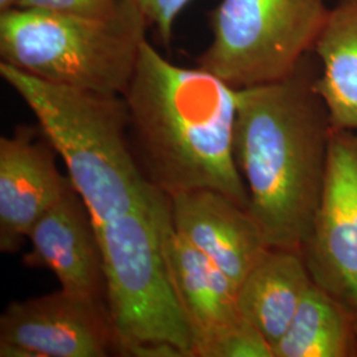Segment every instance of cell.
I'll return each mask as SVG.
<instances>
[{"instance_id":"obj_1","label":"cell","mask_w":357,"mask_h":357,"mask_svg":"<svg viewBox=\"0 0 357 357\" xmlns=\"http://www.w3.org/2000/svg\"><path fill=\"white\" fill-rule=\"evenodd\" d=\"M123 97L135 158L158 190H213L249 209L234 155L237 90L200 66L172 64L146 40Z\"/></svg>"},{"instance_id":"obj_2","label":"cell","mask_w":357,"mask_h":357,"mask_svg":"<svg viewBox=\"0 0 357 357\" xmlns=\"http://www.w3.org/2000/svg\"><path fill=\"white\" fill-rule=\"evenodd\" d=\"M308 56L282 81L237 90L234 155L270 248L302 250L319 206L332 125Z\"/></svg>"},{"instance_id":"obj_3","label":"cell","mask_w":357,"mask_h":357,"mask_svg":"<svg viewBox=\"0 0 357 357\" xmlns=\"http://www.w3.org/2000/svg\"><path fill=\"white\" fill-rule=\"evenodd\" d=\"M0 77L36 116L96 225L163 195L135 158L123 96L43 81L6 63Z\"/></svg>"},{"instance_id":"obj_4","label":"cell","mask_w":357,"mask_h":357,"mask_svg":"<svg viewBox=\"0 0 357 357\" xmlns=\"http://www.w3.org/2000/svg\"><path fill=\"white\" fill-rule=\"evenodd\" d=\"M169 211L171 199L163 193L150 205L96 225L121 356L195 357L191 327L163 255L162 224Z\"/></svg>"},{"instance_id":"obj_5","label":"cell","mask_w":357,"mask_h":357,"mask_svg":"<svg viewBox=\"0 0 357 357\" xmlns=\"http://www.w3.org/2000/svg\"><path fill=\"white\" fill-rule=\"evenodd\" d=\"M149 26L134 0L102 19L15 8L0 13V57L43 81L123 96Z\"/></svg>"},{"instance_id":"obj_6","label":"cell","mask_w":357,"mask_h":357,"mask_svg":"<svg viewBox=\"0 0 357 357\" xmlns=\"http://www.w3.org/2000/svg\"><path fill=\"white\" fill-rule=\"evenodd\" d=\"M328 13L327 0H221L197 66L233 89L282 81L314 52Z\"/></svg>"},{"instance_id":"obj_7","label":"cell","mask_w":357,"mask_h":357,"mask_svg":"<svg viewBox=\"0 0 357 357\" xmlns=\"http://www.w3.org/2000/svg\"><path fill=\"white\" fill-rule=\"evenodd\" d=\"M119 355L107 303L60 289L11 302L0 317L1 357Z\"/></svg>"},{"instance_id":"obj_8","label":"cell","mask_w":357,"mask_h":357,"mask_svg":"<svg viewBox=\"0 0 357 357\" xmlns=\"http://www.w3.org/2000/svg\"><path fill=\"white\" fill-rule=\"evenodd\" d=\"M314 283L357 318V132L332 128L328 166L302 249Z\"/></svg>"},{"instance_id":"obj_9","label":"cell","mask_w":357,"mask_h":357,"mask_svg":"<svg viewBox=\"0 0 357 357\" xmlns=\"http://www.w3.org/2000/svg\"><path fill=\"white\" fill-rule=\"evenodd\" d=\"M40 126L22 125L0 138V250L15 253L72 184Z\"/></svg>"},{"instance_id":"obj_10","label":"cell","mask_w":357,"mask_h":357,"mask_svg":"<svg viewBox=\"0 0 357 357\" xmlns=\"http://www.w3.org/2000/svg\"><path fill=\"white\" fill-rule=\"evenodd\" d=\"M28 268H47L61 289L106 302L102 246L89 208L70 184L29 231Z\"/></svg>"},{"instance_id":"obj_11","label":"cell","mask_w":357,"mask_h":357,"mask_svg":"<svg viewBox=\"0 0 357 357\" xmlns=\"http://www.w3.org/2000/svg\"><path fill=\"white\" fill-rule=\"evenodd\" d=\"M169 199L174 229L238 287L270 249L249 209L213 190L183 192Z\"/></svg>"},{"instance_id":"obj_12","label":"cell","mask_w":357,"mask_h":357,"mask_svg":"<svg viewBox=\"0 0 357 357\" xmlns=\"http://www.w3.org/2000/svg\"><path fill=\"white\" fill-rule=\"evenodd\" d=\"M167 270L195 340V357L218 333L243 319L229 277L181 237L172 225L171 211L162 224Z\"/></svg>"},{"instance_id":"obj_13","label":"cell","mask_w":357,"mask_h":357,"mask_svg":"<svg viewBox=\"0 0 357 357\" xmlns=\"http://www.w3.org/2000/svg\"><path fill=\"white\" fill-rule=\"evenodd\" d=\"M312 283L302 250L270 248L238 286L240 314L274 351Z\"/></svg>"},{"instance_id":"obj_14","label":"cell","mask_w":357,"mask_h":357,"mask_svg":"<svg viewBox=\"0 0 357 357\" xmlns=\"http://www.w3.org/2000/svg\"><path fill=\"white\" fill-rule=\"evenodd\" d=\"M314 52L321 66L315 85L332 128L357 132V0L330 7Z\"/></svg>"},{"instance_id":"obj_15","label":"cell","mask_w":357,"mask_h":357,"mask_svg":"<svg viewBox=\"0 0 357 357\" xmlns=\"http://www.w3.org/2000/svg\"><path fill=\"white\" fill-rule=\"evenodd\" d=\"M357 356L356 315L312 283L291 324L274 347V357Z\"/></svg>"},{"instance_id":"obj_16","label":"cell","mask_w":357,"mask_h":357,"mask_svg":"<svg viewBox=\"0 0 357 357\" xmlns=\"http://www.w3.org/2000/svg\"><path fill=\"white\" fill-rule=\"evenodd\" d=\"M197 357H274V351L266 337L243 318L213 337Z\"/></svg>"},{"instance_id":"obj_17","label":"cell","mask_w":357,"mask_h":357,"mask_svg":"<svg viewBox=\"0 0 357 357\" xmlns=\"http://www.w3.org/2000/svg\"><path fill=\"white\" fill-rule=\"evenodd\" d=\"M118 0H20L19 8L102 19L114 13Z\"/></svg>"},{"instance_id":"obj_18","label":"cell","mask_w":357,"mask_h":357,"mask_svg":"<svg viewBox=\"0 0 357 357\" xmlns=\"http://www.w3.org/2000/svg\"><path fill=\"white\" fill-rule=\"evenodd\" d=\"M149 20L150 26H155L159 38L165 45H169L174 26L178 15L190 4L191 0H134Z\"/></svg>"},{"instance_id":"obj_19","label":"cell","mask_w":357,"mask_h":357,"mask_svg":"<svg viewBox=\"0 0 357 357\" xmlns=\"http://www.w3.org/2000/svg\"><path fill=\"white\" fill-rule=\"evenodd\" d=\"M20 0H0V13H8L15 8H19Z\"/></svg>"}]
</instances>
